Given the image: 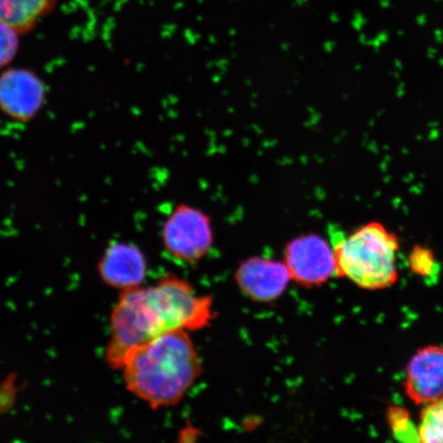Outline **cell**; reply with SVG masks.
I'll list each match as a JSON object with an SVG mask.
<instances>
[{"label": "cell", "instance_id": "obj_11", "mask_svg": "<svg viewBox=\"0 0 443 443\" xmlns=\"http://www.w3.org/2000/svg\"><path fill=\"white\" fill-rule=\"evenodd\" d=\"M417 430L419 442L443 443V397L425 405Z\"/></svg>", "mask_w": 443, "mask_h": 443}, {"label": "cell", "instance_id": "obj_14", "mask_svg": "<svg viewBox=\"0 0 443 443\" xmlns=\"http://www.w3.org/2000/svg\"><path fill=\"white\" fill-rule=\"evenodd\" d=\"M20 36L15 29L0 22V70L8 68L17 55Z\"/></svg>", "mask_w": 443, "mask_h": 443}, {"label": "cell", "instance_id": "obj_9", "mask_svg": "<svg viewBox=\"0 0 443 443\" xmlns=\"http://www.w3.org/2000/svg\"><path fill=\"white\" fill-rule=\"evenodd\" d=\"M99 273L107 284L127 291L142 284L147 261L140 248L129 243H114L107 248L100 261Z\"/></svg>", "mask_w": 443, "mask_h": 443}, {"label": "cell", "instance_id": "obj_13", "mask_svg": "<svg viewBox=\"0 0 443 443\" xmlns=\"http://www.w3.org/2000/svg\"><path fill=\"white\" fill-rule=\"evenodd\" d=\"M408 264H410V270L415 274L426 278V279H433L438 275L440 270V266L436 261L434 252L430 248L423 247V245H416L412 248L408 256Z\"/></svg>", "mask_w": 443, "mask_h": 443}, {"label": "cell", "instance_id": "obj_3", "mask_svg": "<svg viewBox=\"0 0 443 443\" xmlns=\"http://www.w3.org/2000/svg\"><path fill=\"white\" fill-rule=\"evenodd\" d=\"M331 237L336 276L347 278L368 291H379L396 284L398 237L382 223H368L348 235L335 230Z\"/></svg>", "mask_w": 443, "mask_h": 443}, {"label": "cell", "instance_id": "obj_1", "mask_svg": "<svg viewBox=\"0 0 443 443\" xmlns=\"http://www.w3.org/2000/svg\"><path fill=\"white\" fill-rule=\"evenodd\" d=\"M213 312L210 297L197 296L189 282L175 275L164 276L152 287L127 289L111 314L107 363L120 370L137 348L169 331L204 329Z\"/></svg>", "mask_w": 443, "mask_h": 443}, {"label": "cell", "instance_id": "obj_5", "mask_svg": "<svg viewBox=\"0 0 443 443\" xmlns=\"http://www.w3.org/2000/svg\"><path fill=\"white\" fill-rule=\"evenodd\" d=\"M284 263L292 279L304 287H317L336 276L333 247L316 234L294 238L285 247Z\"/></svg>", "mask_w": 443, "mask_h": 443}, {"label": "cell", "instance_id": "obj_12", "mask_svg": "<svg viewBox=\"0 0 443 443\" xmlns=\"http://www.w3.org/2000/svg\"><path fill=\"white\" fill-rule=\"evenodd\" d=\"M387 422L392 435L403 442H419V430L405 408L392 405L387 410Z\"/></svg>", "mask_w": 443, "mask_h": 443}, {"label": "cell", "instance_id": "obj_7", "mask_svg": "<svg viewBox=\"0 0 443 443\" xmlns=\"http://www.w3.org/2000/svg\"><path fill=\"white\" fill-rule=\"evenodd\" d=\"M403 389L417 405L443 397V346H426L412 355L405 368Z\"/></svg>", "mask_w": 443, "mask_h": 443}, {"label": "cell", "instance_id": "obj_8", "mask_svg": "<svg viewBox=\"0 0 443 443\" xmlns=\"http://www.w3.org/2000/svg\"><path fill=\"white\" fill-rule=\"evenodd\" d=\"M291 280L285 263L265 257H250L235 272V282L240 291L252 300L262 303L279 298Z\"/></svg>", "mask_w": 443, "mask_h": 443}, {"label": "cell", "instance_id": "obj_2", "mask_svg": "<svg viewBox=\"0 0 443 443\" xmlns=\"http://www.w3.org/2000/svg\"><path fill=\"white\" fill-rule=\"evenodd\" d=\"M120 370L127 390L152 408L178 405L203 366L184 329L169 331L127 355Z\"/></svg>", "mask_w": 443, "mask_h": 443}, {"label": "cell", "instance_id": "obj_6", "mask_svg": "<svg viewBox=\"0 0 443 443\" xmlns=\"http://www.w3.org/2000/svg\"><path fill=\"white\" fill-rule=\"evenodd\" d=\"M46 87L36 71L8 67L0 73V113L18 122H31L45 105Z\"/></svg>", "mask_w": 443, "mask_h": 443}, {"label": "cell", "instance_id": "obj_4", "mask_svg": "<svg viewBox=\"0 0 443 443\" xmlns=\"http://www.w3.org/2000/svg\"><path fill=\"white\" fill-rule=\"evenodd\" d=\"M162 240L171 256L186 263L199 261L213 245L210 217L194 206L180 204L164 222Z\"/></svg>", "mask_w": 443, "mask_h": 443}, {"label": "cell", "instance_id": "obj_10", "mask_svg": "<svg viewBox=\"0 0 443 443\" xmlns=\"http://www.w3.org/2000/svg\"><path fill=\"white\" fill-rule=\"evenodd\" d=\"M58 0H0V22L18 34L36 29L41 18L50 15Z\"/></svg>", "mask_w": 443, "mask_h": 443}]
</instances>
